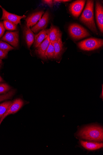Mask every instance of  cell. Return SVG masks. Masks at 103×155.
I'll return each instance as SVG.
<instances>
[{"label": "cell", "instance_id": "6da1fadb", "mask_svg": "<svg viewBox=\"0 0 103 155\" xmlns=\"http://www.w3.org/2000/svg\"><path fill=\"white\" fill-rule=\"evenodd\" d=\"M94 7L93 1H87L80 20L93 32L97 34L98 32L94 20Z\"/></svg>", "mask_w": 103, "mask_h": 155}, {"label": "cell", "instance_id": "7a4b0ae2", "mask_svg": "<svg viewBox=\"0 0 103 155\" xmlns=\"http://www.w3.org/2000/svg\"><path fill=\"white\" fill-rule=\"evenodd\" d=\"M77 135L86 140L101 142L103 141V129L98 126L86 127L81 130Z\"/></svg>", "mask_w": 103, "mask_h": 155}, {"label": "cell", "instance_id": "3957f363", "mask_svg": "<svg viewBox=\"0 0 103 155\" xmlns=\"http://www.w3.org/2000/svg\"><path fill=\"white\" fill-rule=\"evenodd\" d=\"M103 45L102 39L90 38L80 41L78 45L79 48L85 51H91L98 49Z\"/></svg>", "mask_w": 103, "mask_h": 155}, {"label": "cell", "instance_id": "277c9868", "mask_svg": "<svg viewBox=\"0 0 103 155\" xmlns=\"http://www.w3.org/2000/svg\"><path fill=\"white\" fill-rule=\"evenodd\" d=\"M68 31L71 37L76 40H79L89 36L90 34L83 27L77 24L69 25Z\"/></svg>", "mask_w": 103, "mask_h": 155}, {"label": "cell", "instance_id": "5b68a950", "mask_svg": "<svg viewBox=\"0 0 103 155\" xmlns=\"http://www.w3.org/2000/svg\"><path fill=\"white\" fill-rule=\"evenodd\" d=\"M19 33L18 31H7L1 40L7 42L13 47L17 48L19 45Z\"/></svg>", "mask_w": 103, "mask_h": 155}, {"label": "cell", "instance_id": "8992f818", "mask_svg": "<svg viewBox=\"0 0 103 155\" xmlns=\"http://www.w3.org/2000/svg\"><path fill=\"white\" fill-rule=\"evenodd\" d=\"M50 19L49 12L47 11L40 20L32 28L33 32L36 33L41 30L46 29Z\"/></svg>", "mask_w": 103, "mask_h": 155}, {"label": "cell", "instance_id": "52a82bcc", "mask_svg": "<svg viewBox=\"0 0 103 155\" xmlns=\"http://www.w3.org/2000/svg\"><path fill=\"white\" fill-rule=\"evenodd\" d=\"M0 7L2 8L3 12L1 20L8 21L17 25L18 24L21 23V21L22 19L27 17V16L25 15L20 16L9 13L1 5H0Z\"/></svg>", "mask_w": 103, "mask_h": 155}, {"label": "cell", "instance_id": "ba28073f", "mask_svg": "<svg viewBox=\"0 0 103 155\" xmlns=\"http://www.w3.org/2000/svg\"><path fill=\"white\" fill-rule=\"evenodd\" d=\"M85 1L79 0L73 2L70 5L69 10L73 17L78 18L80 15L85 6Z\"/></svg>", "mask_w": 103, "mask_h": 155}, {"label": "cell", "instance_id": "9c48e42d", "mask_svg": "<svg viewBox=\"0 0 103 155\" xmlns=\"http://www.w3.org/2000/svg\"><path fill=\"white\" fill-rule=\"evenodd\" d=\"M50 42L49 34L47 37L36 48L35 52L39 57L43 60L47 59L46 55V51Z\"/></svg>", "mask_w": 103, "mask_h": 155}, {"label": "cell", "instance_id": "30bf717a", "mask_svg": "<svg viewBox=\"0 0 103 155\" xmlns=\"http://www.w3.org/2000/svg\"><path fill=\"white\" fill-rule=\"evenodd\" d=\"M95 16L97 24L101 33L103 32V7L99 2H96Z\"/></svg>", "mask_w": 103, "mask_h": 155}, {"label": "cell", "instance_id": "8fae6325", "mask_svg": "<svg viewBox=\"0 0 103 155\" xmlns=\"http://www.w3.org/2000/svg\"><path fill=\"white\" fill-rule=\"evenodd\" d=\"M23 104V101L20 98L17 99L13 102L6 114L0 120V125L7 116L10 114L15 113L21 107Z\"/></svg>", "mask_w": 103, "mask_h": 155}, {"label": "cell", "instance_id": "7c38bea8", "mask_svg": "<svg viewBox=\"0 0 103 155\" xmlns=\"http://www.w3.org/2000/svg\"><path fill=\"white\" fill-rule=\"evenodd\" d=\"M49 37L51 42L58 41L63 43L61 32L57 27L53 24H51L49 29Z\"/></svg>", "mask_w": 103, "mask_h": 155}, {"label": "cell", "instance_id": "4fadbf2b", "mask_svg": "<svg viewBox=\"0 0 103 155\" xmlns=\"http://www.w3.org/2000/svg\"><path fill=\"white\" fill-rule=\"evenodd\" d=\"M43 11H39L33 13L29 16L25 20L26 25L28 27H32L36 24L38 21H40L44 13Z\"/></svg>", "mask_w": 103, "mask_h": 155}, {"label": "cell", "instance_id": "5bb4252c", "mask_svg": "<svg viewBox=\"0 0 103 155\" xmlns=\"http://www.w3.org/2000/svg\"><path fill=\"white\" fill-rule=\"evenodd\" d=\"M23 33L27 47L30 49L34 41L35 35L30 28L26 25L24 27Z\"/></svg>", "mask_w": 103, "mask_h": 155}, {"label": "cell", "instance_id": "9a60e30c", "mask_svg": "<svg viewBox=\"0 0 103 155\" xmlns=\"http://www.w3.org/2000/svg\"><path fill=\"white\" fill-rule=\"evenodd\" d=\"M49 29H44L35 35L34 44V48H37L47 37L49 34Z\"/></svg>", "mask_w": 103, "mask_h": 155}, {"label": "cell", "instance_id": "2e32d148", "mask_svg": "<svg viewBox=\"0 0 103 155\" xmlns=\"http://www.w3.org/2000/svg\"><path fill=\"white\" fill-rule=\"evenodd\" d=\"M52 42L53 44L55 50L54 59L57 60H60L64 51L63 44L58 41Z\"/></svg>", "mask_w": 103, "mask_h": 155}, {"label": "cell", "instance_id": "e0dca14e", "mask_svg": "<svg viewBox=\"0 0 103 155\" xmlns=\"http://www.w3.org/2000/svg\"><path fill=\"white\" fill-rule=\"evenodd\" d=\"M80 143L81 145L85 149L89 150H95L102 148L103 143H92L81 140Z\"/></svg>", "mask_w": 103, "mask_h": 155}, {"label": "cell", "instance_id": "ac0fdd59", "mask_svg": "<svg viewBox=\"0 0 103 155\" xmlns=\"http://www.w3.org/2000/svg\"><path fill=\"white\" fill-rule=\"evenodd\" d=\"M12 102L11 101H6L0 104V120L6 114Z\"/></svg>", "mask_w": 103, "mask_h": 155}, {"label": "cell", "instance_id": "d6986e66", "mask_svg": "<svg viewBox=\"0 0 103 155\" xmlns=\"http://www.w3.org/2000/svg\"><path fill=\"white\" fill-rule=\"evenodd\" d=\"M46 55L49 59H54L55 50L53 43L50 41V44L46 51Z\"/></svg>", "mask_w": 103, "mask_h": 155}, {"label": "cell", "instance_id": "ffe728a7", "mask_svg": "<svg viewBox=\"0 0 103 155\" xmlns=\"http://www.w3.org/2000/svg\"><path fill=\"white\" fill-rule=\"evenodd\" d=\"M3 23L5 29L7 30L13 31L17 30V25L7 20H4Z\"/></svg>", "mask_w": 103, "mask_h": 155}, {"label": "cell", "instance_id": "44dd1931", "mask_svg": "<svg viewBox=\"0 0 103 155\" xmlns=\"http://www.w3.org/2000/svg\"><path fill=\"white\" fill-rule=\"evenodd\" d=\"M14 49V48L11 46L6 42L0 41V49L4 51L8 52Z\"/></svg>", "mask_w": 103, "mask_h": 155}, {"label": "cell", "instance_id": "7402d4cb", "mask_svg": "<svg viewBox=\"0 0 103 155\" xmlns=\"http://www.w3.org/2000/svg\"><path fill=\"white\" fill-rule=\"evenodd\" d=\"M15 91L12 90L4 94L0 95V102L3 101L11 99L15 94Z\"/></svg>", "mask_w": 103, "mask_h": 155}, {"label": "cell", "instance_id": "603a6c76", "mask_svg": "<svg viewBox=\"0 0 103 155\" xmlns=\"http://www.w3.org/2000/svg\"><path fill=\"white\" fill-rule=\"evenodd\" d=\"M10 89V87L7 84L0 83V94L6 93Z\"/></svg>", "mask_w": 103, "mask_h": 155}, {"label": "cell", "instance_id": "cb8c5ba5", "mask_svg": "<svg viewBox=\"0 0 103 155\" xmlns=\"http://www.w3.org/2000/svg\"><path fill=\"white\" fill-rule=\"evenodd\" d=\"M5 29V28L3 23L0 21V39L3 36Z\"/></svg>", "mask_w": 103, "mask_h": 155}, {"label": "cell", "instance_id": "d4e9b609", "mask_svg": "<svg viewBox=\"0 0 103 155\" xmlns=\"http://www.w3.org/2000/svg\"><path fill=\"white\" fill-rule=\"evenodd\" d=\"M42 2L43 4L47 5L50 8H52L54 5L53 1H52V0L42 1Z\"/></svg>", "mask_w": 103, "mask_h": 155}, {"label": "cell", "instance_id": "484cf974", "mask_svg": "<svg viewBox=\"0 0 103 155\" xmlns=\"http://www.w3.org/2000/svg\"><path fill=\"white\" fill-rule=\"evenodd\" d=\"M8 54V52L0 49V59L2 60L5 58Z\"/></svg>", "mask_w": 103, "mask_h": 155}, {"label": "cell", "instance_id": "4316f807", "mask_svg": "<svg viewBox=\"0 0 103 155\" xmlns=\"http://www.w3.org/2000/svg\"><path fill=\"white\" fill-rule=\"evenodd\" d=\"M70 1H69V0H54L53 1V3L54 5L57 3H65Z\"/></svg>", "mask_w": 103, "mask_h": 155}, {"label": "cell", "instance_id": "83f0119b", "mask_svg": "<svg viewBox=\"0 0 103 155\" xmlns=\"http://www.w3.org/2000/svg\"><path fill=\"white\" fill-rule=\"evenodd\" d=\"M3 81V80L2 77L0 76V82H2Z\"/></svg>", "mask_w": 103, "mask_h": 155}, {"label": "cell", "instance_id": "f1b7e54d", "mask_svg": "<svg viewBox=\"0 0 103 155\" xmlns=\"http://www.w3.org/2000/svg\"><path fill=\"white\" fill-rule=\"evenodd\" d=\"M2 62H3L2 60L0 59V64H2Z\"/></svg>", "mask_w": 103, "mask_h": 155}, {"label": "cell", "instance_id": "f546056e", "mask_svg": "<svg viewBox=\"0 0 103 155\" xmlns=\"http://www.w3.org/2000/svg\"><path fill=\"white\" fill-rule=\"evenodd\" d=\"M1 67H2V65H0V68H1Z\"/></svg>", "mask_w": 103, "mask_h": 155}]
</instances>
